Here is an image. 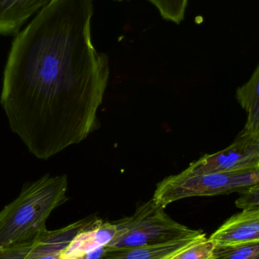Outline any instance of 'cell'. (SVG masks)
<instances>
[{"label": "cell", "mask_w": 259, "mask_h": 259, "mask_svg": "<svg viewBox=\"0 0 259 259\" xmlns=\"http://www.w3.org/2000/svg\"><path fill=\"white\" fill-rule=\"evenodd\" d=\"M94 0H53L12 41L0 103L9 127L38 159L99 127L109 57L93 44Z\"/></svg>", "instance_id": "1"}, {"label": "cell", "mask_w": 259, "mask_h": 259, "mask_svg": "<svg viewBox=\"0 0 259 259\" xmlns=\"http://www.w3.org/2000/svg\"><path fill=\"white\" fill-rule=\"evenodd\" d=\"M66 175L46 174L23 185L18 197L0 211V248L33 240L47 231V219L68 200Z\"/></svg>", "instance_id": "2"}, {"label": "cell", "mask_w": 259, "mask_h": 259, "mask_svg": "<svg viewBox=\"0 0 259 259\" xmlns=\"http://www.w3.org/2000/svg\"><path fill=\"white\" fill-rule=\"evenodd\" d=\"M164 208L151 199L139 205L132 215L112 222L115 234L102 249L149 247L205 236L202 231L190 229L175 222Z\"/></svg>", "instance_id": "3"}, {"label": "cell", "mask_w": 259, "mask_h": 259, "mask_svg": "<svg viewBox=\"0 0 259 259\" xmlns=\"http://www.w3.org/2000/svg\"><path fill=\"white\" fill-rule=\"evenodd\" d=\"M259 184V168L207 175H187L181 172L158 183L154 202L165 208L180 199L195 196H214L242 193Z\"/></svg>", "instance_id": "4"}, {"label": "cell", "mask_w": 259, "mask_h": 259, "mask_svg": "<svg viewBox=\"0 0 259 259\" xmlns=\"http://www.w3.org/2000/svg\"><path fill=\"white\" fill-rule=\"evenodd\" d=\"M102 222L92 215L61 229L47 230L33 240L0 248V259H62L77 237L97 228Z\"/></svg>", "instance_id": "5"}, {"label": "cell", "mask_w": 259, "mask_h": 259, "mask_svg": "<svg viewBox=\"0 0 259 259\" xmlns=\"http://www.w3.org/2000/svg\"><path fill=\"white\" fill-rule=\"evenodd\" d=\"M258 164V139L241 132L228 147L203 155L182 172L187 175L225 173L256 168Z\"/></svg>", "instance_id": "6"}, {"label": "cell", "mask_w": 259, "mask_h": 259, "mask_svg": "<svg viewBox=\"0 0 259 259\" xmlns=\"http://www.w3.org/2000/svg\"><path fill=\"white\" fill-rule=\"evenodd\" d=\"M218 248L259 240V207L242 210L209 237Z\"/></svg>", "instance_id": "7"}, {"label": "cell", "mask_w": 259, "mask_h": 259, "mask_svg": "<svg viewBox=\"0 0 259 259\" xmlns=\"http://www.w3.org/2000/svg\"><path fill=\"white\" fill-rule=\"evenodd\" d=\"M50 0H0V36L16 35Z\"/></svg>", "instance_id": "8"}, {"label": "cell", "mask_w": 259, "mask_h": 259, "mask_svg": "<svg viewBox=\"0 0 259 259\" xmlns=\"http://www.w3.org/2000/svg\"><path fill=\"white\" fill-rule=\"evenodd\" d=\"M237 99L247 116L242 133L259 140V64L251 78L237 90Z\"/></svg>", "instance_id": "9"}, {"label": "cell", "mask_w": 259, "mask_h": 259, "mask_svg": "<svg viewBox=\"0 0 259 259\" xmlns=\"http://www.w3.org/2000/svg\"><path fill=\"white\" fill-rule=\"evenodd\" d=\"M198 239L149 247L119 248L103 250V253L98 259H167Z\"/></svg>", "instance_id": "10"}, {"label": "cell", "mask_w": 259, "mask_h": 259, "mask_svg": "<svg viewBox=\"0 0 259 259\" xmlns=\"http://www.w3.org/2000/svg\"><path fill=\"white\" fill-rule=\"evenodd\" d=\"M216 249L215 243L205 236L195 240L167 259H214Z\"/></svg>", "instance_id": "11"}, {"label": "cell", "mask_w": 259, "mask_h": 259, "mask_svg": "<svg viewBox=\"0 0 259 259\" xmlns=\"http://www.w3.org/2000/svg\"><path fill=\"white\" fill-rule=\"evenodd\" d=\"M214 259H259V240L217 247Z\"/></svg>", "instance_id": "12"}, {"label": "cell", "mask_w": 259, "mask_h": 259, "mask_svg": "<svg viewBox=\"0 0 259 259\" xmlns=\"http://www.w3.org/2000/svg\"><path fill=\"white\" fill-rule=\"evenodd\" d=\"M156 7L161 18L180 24L185 17L188 0H148Z\"/></svg>", "instance_id": "13"}, {"label": "cell", "mask_w": 259, "mask_h": 259, "mask_svg": "<svg viewBox=\"0 0 259 259\" xmlns=\"http://www.w3.org/2000/svg\"><path fill=\"white\" fill-rule=\"evenodd\" d=\"M235 205L242 210L259 207V184L240 193V197L236 200Z\"/></svg>", "instance_id": "14"}, {"label": "cell", "mask_w": 259, "mask_h": 259, "mask_svg": "<svg viewBox=\"0 0 259 259\" xmlns=\"http://www.w3.org/2000/svg\"><path fill=\"white\" fill-rule=\"evenodd\" d=\"M115 1L121 2L123 1V0H115Z\"/></svg>", "instance_id": "15"}, {"label": "cell", "mask_w": 259, "mask_h": 259, "mask_svg": "<svg viewBox=\"0 0 259 259\" xmlns=\"http://www.w3.org/2000/svg\"><path fill=\"white\" fill-rule=\"evenodd\" d=\"M52 1H53V0H50V3H51Z\"/></svg>", "instance_id": "16"}, {"label": "cell", "mask_w": 259, "mask_h": 259, "mask_svg": "<svg viewBox=\"0 0 259 259\" xmlns=\"http://www.w3.org/2000/svg\"><path fill=\"white\" fill-rule=\"evenodd\" d=\"M258 168H259V164H258Z\"/></svg>", "instance_id": "17"}]
</instances>
